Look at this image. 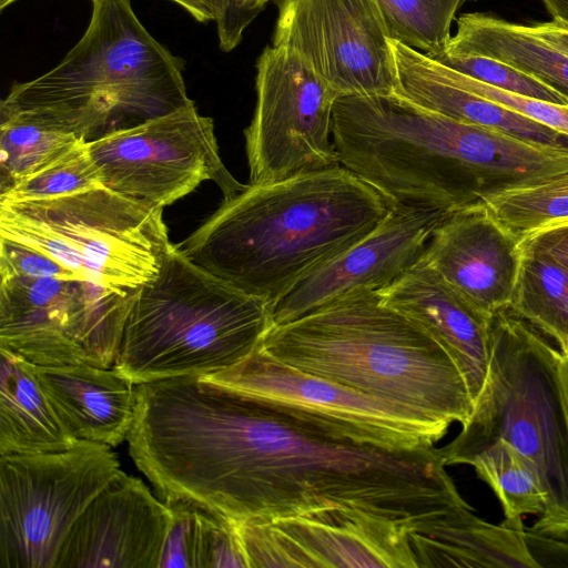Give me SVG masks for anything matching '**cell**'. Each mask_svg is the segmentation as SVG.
<instances>
[{
  "label": "cell",
  "mask_w": 568,
  "mask_h": 568,
  "mask_svg": "<svg viewBox=\"0 0 568 568\" xmlns=\"http://www.w3.org/2000/svg\"><path fill=\"white\" fill-rule=\"evenodd\" d=\"M523 260L509 307L568 353V270L529 248Z\"/></svg>",
  "instance_id": "24"
},
{
  "label": "cell",
  "mask_w": 568,
  "mask_h": 568,
  "mask_svg": "<svg viewBox=\"0 0 568 568\" xmlns=\"http://www.w3.org/2000/svg\"><path fill=\"white\" fill-rule=\"evenodd\" d=\"M438 65L442 73L456 85L499 103L568 138V104H557L510 93L467 77L440 62Z\"/></svg>",
  "instance_id": "31"
},
{
  "label": "cell",
  "mask_w": 568,
  "mask_h": 568,
  "mask_svg": "<svg viewBox=\"0 0 568 568\" xmlns=\"http://www.w3.org/2000/svg\"><path fill=\"white\" fill-rule=\"evenodd\" d=\"M0 237L41 251L79 277L123 293L154 278L172 244L163 209L105 186L0 201Z\"/></svg>",
  "instance_id": "8"
},
{
  "label": "cell",
  "mask_w": 568,
  "mask_h": 568,
  "mask_svg": "<svg viewBox=\"0 0 568 568\" xmlns=\"http://www.w3.org/2000/svg\"><path fill=\"white\" fill-rule=\"evenodd\" d=\"M219 47L224 52L234 50L250 26L243 0H213Z\"/></svg>",
  "instance_id": "35"
},
{
  "label": "cell",
  "mask_w": 568,
  "mask_h": 568,
  "mask_svg": "<svg viewBox=\"0 0 568 568\" xmlns=\"http://www.w3.org/2000/svg\"><path fill=\"white\" fill-rule=\"evenodd\" d=\"M81 39L51 70L16 82L0 118L18 116L85 142L195 104L184 61L145 29L131 0H91Z\"/></svg>",
  "instance_id": "5"
},
{
  "label": "cell",
  "mask_w": 568,
  "mask_h": 568,
  "mask_svg": "<svg viewBox=\"0 0 568 568\" xmlns=\"http://www.w3.org/2000/svg\"><path fill=\"white\" fill-rule=\"evenodd\" d=\"M82 141L74 134L31 120L0 118V194Z\"/></svg>",
  "instance_id": "27"
},
{
  "label": "cell",
  "mask_w": 568,
  "mask_h": 568,
  "mask_svg": "<svg viewBox=\"0 0 568 568\" xmlns=\"http://www.w3.org/2000/svg\"><path fill=\"white\" fill-rule=\"evenodd\" d=\"M261 347L300 371L447 424L474 410L467 383L446 349L377 292L271 325Z\"/></svg>",
  "instance_id": "4"
},
{
  "label": "cell",
  "mask_w": 568,
  "mask_h": 568,
  "mask_svg": "<svg viewBox=\"0 0 568 568\" xmlns=\"http://www.w3.org/2000/svg\"><path fill=\"white\" fill-rule=\"evenodd\" d=\"M37 377L70 434L78 440L118 446L132 426L135 384L112 367L87 363L34 365Z\"/></svg>",
  "instance_id": "20"
},
{
  "label": "cell",
  "mask_w": 568,
  "mask_h": 568,
  "mask_svg": "<svg viewBox=\"0 0 568 568\" xmlns=\"http://www.w3.org/2000/svg\"><path fill=\"white\" fill-rule=\"evenodd\" d=\"M271 325L265 301L172 244L158 275L134 294L112 368L134 384L211 375L246 358Z\"/></svg>",
  "instance_id": "7"
},
{
  "label": "cell",
  "mask_w": 568,
  "mask_h": 568,
  "mask_svg": "<svg viewBox=\"0 0 568 568\" xmlns=\"http://www.w3.org/2000/svg\"><path fill=\"white\" fill-rule=\"evenodd\" d=\"M199 568H248L233 523L200 507Z\"/></svg>",
  "instance_id": "33"
},
{
  "label": "cell",
  "mask_w": 568,
  "mask_h": 568,
  "mask_svg": "<svg viewBox=\"0 0 568 568\" xmlns=\"http://www.w3.org/2000/svg\"><path fill=\"white\" fill-rule=\"evenodd\" d=\"M339 163L396 205L453 212L568 169V148L467 124L397 94L339 97Z\"/></svg>",
  "instance_id": "2"
},
{
  "label": "cell",
  "mask_w": 568,
  "mask_h": 568,
  "mask_svg": "<svg viewBox=\"0 0 568 568\" xmlns=\"http://www.w3.org/2000/svg\"><path fill=\"white\" fill-rule=\"evenodd\" d=\"M170 517L142 480L120 470L73 524L54 568H159Z\"/></svg>",
  "instance_id": "17"
},
{
  "label": "cell",
  "mask_w": 568,
  "mask_h": 568,
  "mask_svg": "<svg viewBox=\"0 0 568 568\" xmlns=\"http://www.w3.org/2000/svg\"><path fill=\"white\" fill-rule=\"evenodd\" d=\"M552 20L568 24V0H541Z\"/></svg>",
  "instance_id": "39"
},
{
  "label": "cell",
  "mask_w": 568,
  "mask_h": 568,
  "mask_svg": "<svg viewBox=\"0 0 568 568\" xmlns=\"http://www.w3.org/2000/svg\"><path fill=\"white\" fill-rule=\"evenodd\" d=\"M486 383L460 433L439 447L445 466L495 439L513 445L537 467L547 506L529 530L568 539V407L560 381L557 344L509 306L489 322Z\"/></svg>",
  "instance_id": "6"
},
{
  "label": "cell",
  "mask_w": 568,
  "mask_h": 568,
  "mask_svg": "<svg viewBox=\"0 0 568 568\" xmlns=\"http://www.w3.org/2000/svg\"><path fill=\"white\" fill-rule=\"evenodd\" d=\"M559 373L565 400L568 407V353L561 355Z\"/></svg>",
  "instance_id": "41"
},
{
  "label": "cell",
  "mask_w": 568,
  "mask_h": 568,
  "mask_svg": "<svg viewBox=\"0 0 568 568\" xmlns=\"http://www.w3.org/2000/svg\"><path fill=\"white\" fill-rule=\"evenodd\" d=\"M111 446L0 455V568H54L71 527L120 473Z\"/></svg>",
  "instance_id": "9"
},
{
  "label": "cell",
  "mask_w": 568,
  "mask_h": 568,
  "mask_svg": "<svg viewBox=\"0 0 568 568\" xmlns=\"http://www.w3.org/2000/svg\"><path fill=\"white\" fill-rule=\"evenodd\" d=\"M233 525L248 568H417L429 538L407 523L353 509Z\"/></svg>",
  "instance_id": "14"
},
{
  "label": "cell",
  "mask_w": 568,
  "mask_h": 568,
  "mask_svg": "<svg viewBox=\"0 0 568 568\" xmlns=\"http://www.w3.org/2000/svg\"><path fill=\"white\" fill-rule=\"evenodd\" d=\"M500 501L505 518L541 516L547 490L535 464L504 439H495L464 457Z\"/></svg>",
  "instance_id": "25"
},
{
  "label": "cell",
  "mask_w": 568,
  "mask_h": 568,
  "mask_svg": "<svg viewBox=\"0 0 568 568\" xmlns=\"http://www.w3.org/2000/svg\"><path fill=\"white\" fill-rule=\"evenodd\" d=\"M395 205L338 164L247 184L179 246L196 265L271 306L369 234Z\"/></svg>",
  "instance_id": "3"
},
{
  "label": "cell",
  "mask_w": 568,
  "mask_h": 568,
  "mask_svg": "<svg viewBox=\"0 0 568 568\" xmlns=\"http://www.w3.org/2000/svg\"><path fill=\"white\" fill-rule=\"evenodd\" d=\"M134 294L81 277L1 276L0 348L34 365L111 368Z\"/></svg>",
  "instance_id": "10"
},
{
  "label": "cell",
  "mask_w": 568,
  "mask_h": 568,
  "mask_svg": "<svg viewBox=\"0 0 568 568\" xmlns=\"http://www.w3.org/2000/svg\"><path fill=\"white\" fill-rule=\"evenodd\" d=\"M77 442L44 393L34 364L0 348V455L63 452Z\"/></svg>",
  "instance_id": "22"
},
{
  "label": "cell",
  "mask_w": 568,
  "mask_h": 568,
  "mask_svg": "<svg viewBox=\"0 0 568 568\" xmlns=\"http://www.w3.org/2000/svg\"><path fill=\"white\" fill-rule=\"evenodd\" d=\"M389 36L376 0H282L273 45L301 55L339 97L396 90Z\"/></svg>",
  "instance_id": "15"
},
{
  "label": "cell",
  "mask_w": 568,
  "mask_h": 568,
  "mask_svg": "<svg viewBox=\"0 0 568 568\" xmlns=\"http://www.w3.org/2000/svg\"><path fill=\"white\" fill-rule=\"evenodd\" d=\"M520 246L546 254L568 270V222L530 234Z\"/></svg>",
  "instance_id": "36"
},
{
  "label": "cell",
  "mask_w": 568,
  "mask_h": 568,
  "mask_svg": "<svg viewBox=\"0 0 568 568\" xmlns=\"http://www.w3.org/2000/svg\"><path fill=\"white\" fill-rule=\"evenodd\" d=\"M423 257L490 317L510 304L523 250L479 203L448 213L435 227Z\"/></svg>",
  "instance_id": "18"
},
{
  "label": "cell",
  "mask_w": 568,
  "mask_h": 568,
  "mask_svg": "<svg viewBox=\"0 0 568 568\" xmlns=\"http://www.w3.org/2000/svg\"><path fill=\"white\" fill-rule=\"evenodd\" d=\"M448 213L395 205L369 234L280 296L270 306L271 324L292 322L356 293H378L423 257Z\"/></svg>",
  "instance_id": "16"
},
{
  "label": "cell",
  "mask_w": 568,
  "mask_h": 568,
  "mask_svg": "<svg viewBox=\"0 0 568 568\" xmlns=\"http://www.w3.org/2000/svg\"><path fill=\"white\" fill-rule=\"evenodd\" d=\"M181 6L196 21L207 23L215 21V9L213 0H171Z\"/></svg>",
  "instance_id": "38"
},
{
  "label": "cell",
  "mask_w": 568,
  "mask_h": 568,
  "mask_svg": "<svg viewBox=\"0 0 568 568\" xmlns=\"http://www.w3.org/2000/svg\"><path fill=\"white\" fill-rule=\"evenodd\" d=\"M245 17L251 24L253 20L261 13L264 9L261 4V0H243Z\"/></svg>",
  "instance_id": "40"
},
{
  "label": "cell",
  "mask_w": 568,
  "mask_h": 568,
  "mask_svg": "<svg viewBox=\"0 0 568 568\" xmlns=\"http://www.w3.org/2000/svg\"><path fill=\"white\" fill-rule=\"evenodd\" d=\"M396 71L395 93L456 121L513 138L568 148V138L499 103L450 82L426 53L389 39Z\"/></svg>",
  "instance_id": "21"
},
{
  "label": "cell",
  "mask_w": 568,
  "mask_h": 568,
  "mask_svg": "<svg viewBox=\"0 0 568 568\" xmlns=\"http://www.w3.org/2000/svg\"><path fill=\"white\" fill-rule=\"evenodd\" d=\"M390 39L433 57L445 50L458 9L471 0H376Z\"/></svg>",
  "instance_id": "28"
},
{
  "label": "cell",
  "mask_w": 568,
  "mask_h": 568,
  "mask_svg": "<svg viewBox=\"0 0 568 568\" xmlns=\"http://www.w3.org/2000/svg\"><path fill=\"white\" fill-rule=\"evenodd\" d=\"M201 377L267 402L358 445L388 450L427 448L435 446L450 426L276 361L261 343L234 366Z\"/></svg>",
  "instance_id": "11"
},
{
  "label": "cell",
  "mask_w": 568,
  "mask_h": 568,
  "mask_svg": "<svg viewBox=\"0 0 568 568\" xmlns=\"http://www.w3.org/2000/svg\"><path fill=\"white\" fill-rule=\"evenodd\" d=\"M430 58L494 88L551 103L568 104L561 94L548 85L501 61L480 55L443 53Z\"/></svg>",
  "instance_id": "30"
},
{
  "label": "cell",
  "mask_w": 568,
  "mask_h": 568,
  "mask_svg": "<svg viewBox=\"0 0 568 568\" xmlns=\"http://www.w3.org/2000/svg\"><path fill=\"white\" fill-rule=\"evenodd\" d=\"M382 301L426 329L462 372L474 405L486 383L490 317L477 310L422 257L378 292Z\"/></svg>",
  "instance_id": "19"
},
{
  "label": "cell",
  "mask_w": 568,
  "mask_h": 568,
  "mask_svg": "<svg viewBox=\"0 0 568 568\" xmlns=\"http://www.w3.org/2000/svg\"><path fill=\"white\" fill-rule=\"evenodd\" d=\"M256 104L244 130L250 184L341 164L333 140L339 94L295 51L267 45L256 61Z\"/></svg>",
  "instance_id": "12"
},
{
  "label": "cell",
  "mask_w": 568,
  "mask_h": 568,
  "mask_svg": "<svg viewBox=\"0 0 568 568\" xmlns=\"http://www.w3.org/2000/svg\"><path fill=\"white\" fill-rule=\"evenodd\" d=\"M102 184L144 205L164 209L213 181L224 200L242 192L225 168L211 118L195 104L88 142Z\"/></svg>",
  "instance_id": "13"
},
{
  "label": "cell",
  "mask_w": 568,
  "mask_h": 568,
  "mask_svg": "<svg viewBox=\"0 0 568 568\" xmlns=\"http://www.w3.org/2000/svg\"><path fill=\"white\" fill-rule=\"evenodd\" d=\"M79 277L41 251L0 237V276Z\"/></svg>",
  "instance_id": "34"
},
{
  "label": "cell",
  "mask_w": 568,
  "mask_h": 568,
  "mask_svg": "<svg viewBox=\"0 0 568 568\" xmlns=\"http://www.w3.org/2000/svg\"><path fill=\"white\" fill-rule=\"evenodd\" d=\"M481 204L519 242L568 222V169L486 196Z\"/></svg>",
  "instance_id": "26"
},
{
  "label": "cell",
  "mask_w": 568,
  "mask_h": 568,
  "mask_svg": "<svg viewBox=\"0 0 568 568\" xmlns=\"http://www.w3.org/2000/svg\"><path fill=\"white\" fill-rule=\"evenodd\" d=\"M16 1L18 0H0V10H4L7 7H9Z\"/></svg>",
  "instance_id": "42"
},
{
  "label": "cell",
  "mask_w": 568,
  "mask_h": 568,
  "mask_svg": "<svg viewBox=\"0 0 568 568\" xmlns=\"http://www.w3.org/2000/svg\"><path fill=\"white\" fill-rule=\"evenodd\" d=\"M268 1H270V0H261V4H262V7L264 8V7H265V4H266Z\"/></svg>",
  "instance_id": "43"
},
{
  "label": "cell",
  "mask_w": 568,
  "mask_h": 568,
  "mask_svg": "<svg viewBox=\"0 0 568 568\" xmlns=\"http://www.w3.org/2000/svg\"><path fill=\"white\" fill-rule=\"evenodd\" d=\"M104 186L89 152L80 142L37 173L0 194V201H29L57 197Z\"/></svg>",
  "instance_id": "29"
},
{
  "label": "cell",
  "mask_w": 568,
  "mask_h": 568,
  "mask_svg": "<svg viewBox=\"0 0 568 568\" xmlns=\"http://www.w3.org/2000/svg\"><path fill=\"white\" fill-rule=\"evenodd\" d=\"M526 26L539 39L568 54V24L551 20Z\"/></svg>",
  "instance_id": "37"
},
{
  "label": "cell",
  "mask_w": 568,
  "mask_h": 568,
  "mask_svg": "<svg viewBox=\"0 0 568 568\" xmlns=\"http://www.w3.org/2000/svg\"><path fill=\"white\" fill-rule=\"evenodd\" d=\"M151 459L166 498L231 521L353 509L434 535L469 507L439 447L358 445L201 376L179 379L165 396Z\"/></svg>",
  "instance_id": "1"
},
{
  "label": "cell",
  "mask_w": 568,
  "mask_h": 568,
  "mask_svg": "<svg viewBox=\"0 0 568 568\" xmlns=\"http://www.w3.org/2000/svg\"><path fill=\"white\" fill-rule=\"evenodd\" d=\"M170 508L159 568H199L200 507L185 500H163Z\"/></svg>",
  "instance_id": "32"
},
{
  "label": "cell",
  "mask_w": 568,
  "mask_h": 568,
  "mask_svg": "<svg viewBox=\"0 0 568 568\" xmlns=\"http://www.w3.org/2000/svg\"><path fill=\"white\" fill-rule=\"evenodd\" d=\"M439 53L501 61L534 77L568 101V54L539 39L526 24L488 12L464 13L457 19L456 33Z\"/></svg>",
  "instance_id": "23"
}]
</instances>
